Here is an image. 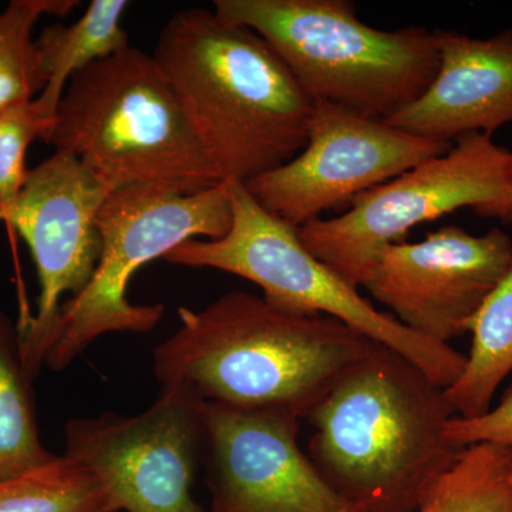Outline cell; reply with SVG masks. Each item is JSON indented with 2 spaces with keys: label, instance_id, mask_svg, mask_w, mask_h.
Wrapping results in <instances>:
<instances>
[{
  "label": "cell",
  "instance_id": "17",
  "mask_svg": "<svg viewBox=\"0 0 512 512\" xmlns=\"http://www.w3.org/2000/svg\"><path fill=\"white\" fill-rule=\"evenodd\" d=\"M32 380L20 356L18 330L0 311V480L28 474L57 457L40 440Z\"/></svg>",
  "mask_w": 512,
  "mask_h": 512
},
{
  "label": "cell",
  "instance_id": "24",
  "mask_svg": "<svg viewBox=\"0 0 512 512\" xmlns=\"http://www.w3.org/2000/svg\"><path fill=\"white\" fill-rule=\"evenodd\" d=\"M510 476H511V480H512V454H511V473H510Z\"/></svg>",
  "mask_w": 512,
  "mask_h": 512
},
{
  "label": "cell",
  "instance_id": "4",
  "mask_svg": "<svg viewBox=\"0 0 512 512\" xmlns=\"http://www.w3.org/2000/svg\"><path fill=\"white\" fill-rule=\"evenodd\" d=\"M43 141L76 157L111 192L194 194L222 183L153 53L137 47L74 74Z\"/></svg>",
  "mask_w": 512,
  "mask_h": 512
},
{
  "label": "cell",
  "instance_id": "15",
  "mask_svg": "<svg viewBox=\"0 0 512 512\" xmlns=\"http://www.w3.org/2000/svg\"><path fill=\"white\" fill-rule=\"evenodd\" d=\"M127 0H93L72 25L53 23L35 40L46 87L36 97L47 116L55 117L74 74L130 47L123 28Z\"/></svg>",
  "mask_w": 512,
  "mask_h": 512
},
{
  "label": "cell",
  "instance_id": "2",
  "mask_svg": "<svg viewBox=\"0 0 512 512\" xmlns=\"http://www.w3.org/2000/svg\"><path fill=\"white\" fill-rule=\"evenodd\" d=\"M153 56L222 183H247L306 146L313 103L254 30L184 9Z\"/></svg>",
  "mask_w": 512,
  "mask_h": 512
},
{
  "label": "cell",
  "instance_id": "21",
  "mask_svg": "<svg viewBox=\"0 0 512 512\" xmlns=\"http://www.w3.org/2000/svg\"><path fill=\"white\" fill-rule=\"evenodd\" d=\"M55 117L37 99L20 101L0 111V207L12 204L28 174L26 153L33 141L45 140Z\"/></svg>",
  "mask_w": 512,
  "mask_h": 512
},
{
  "label": "cell",
  "instance_id": "16",
  "mask_svg": "<svg viewBox=\"0 0 512 512\" xmlns=\"http://www.w3.org/2000/svg\"><path fill=\"white\" fill-rule=\"evenodd\" d=\"M470 332L473 342L466 367L446 389L456 416L463 419L487 413L498 387L512 372V265L485 299Z\"/></svg>",
  "mask_w": 512,
  "mask_h": 512
},
{
  "label": "cell",
  "instance_id": "14",
  "mask_svg": "<svg viewBox=\"0 0 512 512\" xmlns=\"http://www.w3.org/2000/svg\"><path fill=\"white\" fill-rule=\"evenodd\" d=\"M433 33L440 55L436 77L386 123L446 143L474 133L493 137L512 123V28L488 39L454 30Z\"/></svg>",
  "mask_w": 512,
  "mask_h": 512
},
{
  "label": "cell",
  "instance_id": "7",
  "mask_svg": "<svg viewBox=\"0 0 512 512\" xmlns=\"http://www.w3.org/2000/svg\"><path fill=\"white\" fill-rule=\"evenodd\" d=\"M231 225L227 183L194 194L163 187L110 192L97 217L99 264L86 288L62 303L45 365L60 372L100 336L156 328L164 306L128 301L133 275L148 262L164 259L185 241L224 237Z\"/></svg>",
  "mask_w": 512,
  "mask_h": 512
},
{
  "label": "cell",
  "instance_id": "8",
  "mask_svg": "<svg viewBox=\"0 0 512 512\" xmlns=\"http://www.w3.org/2000/svg\"><path fill=\"white\" fill-rule=\"evenodd\" d=\"M461 208L503 222L512 211V151L487 134L457 138L447 153L359 195L338 217L302 225L298 235L313 256L359 289L389 245Z\"/></svg>",
  "mask_w": 512,
  "mask_h": 512
},
{
  "label": "cell",
  "instance_id": "1",
  "mask_svg": "<svg viewBox=\"0 0 512 512\" xmlns=\"http://www.w3.org/2000/svg\"><path fill=\"white\" fill-rule=\"evenodd\" d=\"M446 389L382 343L313 407L308 457L326 484L362 512H414L421 495L456 460Z\"/></svg>",
  "mask_w": 512,
  "mask_h": 512
},
{
  "label": "cell",
  "instance_id": "10",
  "mask_svg": "<svg viewBox=\"0 0 512 512\" xmlns=\"http://www.w3.org/2000/svg\"><path fill=\"white\" fill-rule=\"evenodd\" d=\"M454 143L414 136L329 103H313L308 141L288 163L244 183L252 198L299 228L389 183Z\"/></svg>",
  "mask_w": 512,
  "mask_h": 512
},
{
  "label": "cell",
  "instance_id": "23",
  "mask_svg": "<svg viewBox=\"0 0 512 512\" xmlns=\"http://www.w3.org/2000/svg\"><path fill=\"white\" fill-rule=\"evenodd\" d=\"M504 222L505 224H512V211L510 212V215H508L507 220Z\"/></svg>",
  "mask_w": 512,
  "mask_h": 512
},
{
  "label": "cell",
  "instance_id": "19",
  "mask_svg": "<svg viewBox=\"0 0 512 512\" xmlns=\"http://www.w3.org/2000/svg\"><path fill=\"white\" fill-rule=\"evenodd\" d=\"M77 5V0H12L0 10V111L45 90L33 29L42 16L64 18Z\"/></svg>",
  "mask_w": 512,
  "mask_h": 512
},
{
  "label": "cell",
  "instance_id": "20",
  "mask_svg": "<svg viewBox=\"0 0 512 512\" xmlns=\"http://www.w3.org/2000/svg\"><path fill=\"white\" fill-rule=\"evenodd\" d=\"M0 512H110V507L87 468L57 456L28 474L0 480Z\"/></svg>",
  "mask_w": 512,
  "mask_h": 512
},
{
  "label": "cell",
  "instance_id": "5",
  "mask_svg": "<svg viewBox=\"0 0 512 512\" xmlns=\"http://www.w3.org/2000/svg\"><path fill=\"white\" fill-rule=\"evenodd\" d=\"M218 18L254 30L312 103L387 121L433 82L434 33L366 25L349 0H215Z\"/></svg>",
  "mask_w": 512,
  "mask_h": 512
},
{
  "label": "cell",
  "instance_id": "22",
  "mask_svg": "<svg viewBox=\"0 0 512 512\" xmlns=\"http://www.w3.org/2000/svg\"><path fill=\"white\" fill-rule=\"evenodd\" d=\"M447 443L456 448L491 443L512 450V384L503 399L487 413L476 419L454 416L444 429Z\"/></svg>",
  "mask_w": 512,
  "mask_h": 512
},
{
  "label": "cell",
  "instance_id": "11",
  "mask_svg": "<svg viewBox=\"0 0 512 512\" xmlns=\"http://www.w3.org/2000/svg\"><path fill=\"white\" fill-rule=\"evenodd\" d=\"M110 192L76 157L55 151L28 171L16 200L0 207V221L25 239L39 276L37 311L18 329L32 379L45 365L63 295L82 292L99 264L97 217Z\"/></svg>",
  "mask_w": 512,
  "mask_h": 512
},
{
  "label": "cell",
  "instance_id": "13",
  "mask_svg": "<svg viewBox=\"0 0 512 512\" xmlns=\"http://www.w3.org/2000/svg\"><path fill=\"white\" fill-rule=\"evenodd\" d=\"M511 265L512 239L501 229L473 235L447 225L424 241L389 245L363 288L407 329L450 345L470 332Z\"/></svg>",
  "mask_w": 512,
  "mask_h": 512
},
{
  "label": "cell",
  "instance_id": "9",
  "mask_svg": "<svg viewBox=\"0 0 512 512\" xmlns=\"http://www.w3.org/2000/svg\"><path fill=\"white\" fill-rule=\"evenodd\" d=\"M204 400L183 386H161L146 412L67 421L63 456L99 480L110 512H207L192 484L204 451Z\"/></svg>",
  "mask_w": 512,
  "mask_h": 512
},
{
  "label": "cell",
  "instance_id": "12",
  "mask_svg": "<svg viewBox=\"0 0 512 512\" xmlns=\"http://www.w3.org/2000/svg\"><path fill=\"white\" fill-rule=\"evenodd\" d=\"M202 420L211 512H362L319 476L291 410L204 402Z\"/></svg>",
  "mask_w": 512,
  "mask_h": 512
},
{
  "label": "cell",
  "instance_id": "3",
  "mask_svg": "<svg viewBox=\"0 0 512 512\" xmlns=\"http://www.w3.org/2000/svg\"><path fill=\"white\" fill-rule=\"evenodd\" d=\"M180 328L154 350L161 386L204 402L282 407L305 420L372 342L339 319L276 308L244 291L201 311L178 309Z\"/></svg>",
  "mask_w": 512,
  "mask_h": 512
},
{
  "label": "cell",
  "instance_id": "18",
  "mask_svg": "<svg viewBox=\"0 0 512 512\" xmlns=\"http://www.w3.org/2000/svg\"><path fill=\"white\" fill-rule=\"evenodd\" d=\"M511 454L491 443L461 448L414 512H512Z\"/></svg>",
  "mask_w": 512,
  "mask_h": 512
},
{
  "label": "cell",
  "instance_id": "6",
  "mask_svg": "<svg viewBox=\"0 0 512 512\" xmlns=\"http://www.w3.org/2000/svg\"><path fill=\"white\" fill-rule=\"evenodd\" d=\"M225 183L232 204L228 234L185 241L165 255V262L241 276L258 285L264 291L262 298L276 308L332 316L407 357L443 389L456 382L467 356L446 343L423 338L389 313L377 311L356 288L305 248L298 228L264 210L244 183Z\"/></svg>",
  "mask_w": 512,
  "mask_h": 512
}]
</instances>
